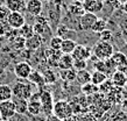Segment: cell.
Masks as SVG:
<instances>
[{
    "instance_id": "obj_1",
    "label": "cell",
    "mask_w": 127,
    "mask_h": 121,
    "mask_svg": "<svg viewBox=\"0 0 127 121\" xmlns=\"http://www.w3.org/2000/svg\"><path fill=\"white\" fill-rule=\"evenodd\" d=\"M34 85L31 82H23V80H18L14 83V85L12 86V92H13V98H20L28 100L33 92Z\"/></svg>"
},
{
    "instance_id": "obj_2",
    "label": "cell",
    "mask_w": 127,
    "mask_h": 121,
    "mask_svg": "<svg viewBox=\"0 0 127 121\" xmlns=\"http://www.w3.org/2000/svg\"><path fill=\"white\" fill-rule=\"evenodd\" d=\"M114 54V49L110 42H97L92 49V55L98 61H106Z\"/></svg>"
},
{
    "instance_id": "obj_3",
    "label": "cell",
    "mask_w": 127,
    "mask_h": 121,
    "mask_svg": "<svg viewBox=\"0 0 127 121\" xmlns=\"http://www.w3.org/2000/svg\"><path fill=\"white\" fill-rule=\"evenodd\" d=\"M41 92V97H40V101H41V107H42V113L44 114V117H49L53 114V108H54V98L50 91L40 90Z\"/></svg>"
},
{
    "instance_id": "obj_4",
    "label": "cell",
    "mask_w": 127,
    "mask_h": 121,
    "mask_svg": "<svg viewBox=\"0 0 127 121\" xmlns=\"http://www.w3.org/2000/svg\"><path fill=\"white\" fill-rule=\"evenodd\" d=\"M72 107L70 106V104L65 100H58L54 104V108H53V114L55 117H57L58 119H65V118L72 117Z\"/></svg>"
},
{
    "instance_id": "obj_5",
    "label": "cell",
    "mask_w": 127,
    "mask_h": 121,
    "mask_svg": "<svg viewBox=\"0 0 127 121\" xmlns=\"http://www.w3.org/2000/svg\"><path fill=\"white\" fill-rule=\"evenodd\" d=\"M40 97H41L40 90L37 91V92H34V93L31 96V98L28 99L27 114H29V115H40V114L42 113V107H41Z\"/></svg>"
},
{
    "instance_id": "obj_6",
    "label": "cell",
    "mask_w": 127,
    "mask_h": 121,
    "mask_svg": "<svg viewBox=\"0 0 127 121\" xmlns=\"http://www.w3.org/2000/svg\"><path fill=\"white\" fill-rule=\"evenodd\" d=\"M25 24H26V21H25L23 14L18 12H11L7 18V21H6V24L8 27L12 29H15V30H19Z\"/></svg>"
},
{
    "instance_id": "obj_7",
    "label": "cell",
    "mask_w": 127,
    "mask_h": 121,
    "mask_svg": "<svg viewBox=\"0 0 127 121\" xmlns=\"http://www.w3.org/2000/svg\"><path fill=\"white\" fill-rule=\"evenodd\" d=\"M71 56H72L73 61H88L92 56V49L83 44H77V47L75 48Z\"/></svg>"
},
{
    "instance_id": "obj_8",
    "label": "cell",
    "mask_w": 127,
    "mask_h": 121,
    "mask_svg": "<svg viewBox=\"0 0 127 121\" xmlns=\"http://www.w3.org/2000/svg\"><path fill=\"white\" fill-rule=\"evenodd\" d=\"M32 71V65L28 62H19L14 65V74L19 79H28Z\"/></svg>"
},
{
    "instance_id": "obj_9",
    "label": "cell",
    "mask_w": 127,
    "mask_h": 121,
    "mask_svg": "<svg viewBox=\"0 0 127 121\" xmlns=\"http://www.w3.org/2000/svg\"><path fill=\"white\" fill-rule=\"evenodd\" d=\"M15 114H16L15 107H14L13 100H7V101L0 102V115H1V119L11 120Z\"/></svg>"
},
{
    "instance_id": "obj_10",
    "label": "cell",
    "mask_w": 127,
    "mask_h": 121,
    "mask_svg": "<svg viewBox=\"0 0 127 121\" xmlns=\"http://www.w3.org/2000/svg\"><path fill=\"white\" fill-rule=\"evenodd\" d=\"M103 7H104V2H101L99 0H85L83 2V8L85 13L97 14L103 11Z\"/></svg>"
},
{
    "instance_id": "obj_11",
    "label": "cell",
    "mask_w": 127,
    "mask_h": 121,
    "mask_svg": "<svg viewBox=\"0 0 127 121\" xmlns=\"http://www.w3.org/2000/svg\"><path fill=\"white\" fill-rule=\"evenodd\" d=\"M98 16L92 13H84L82 16H79V26L83 30H89L91 29L95 22L97 21Z\"/></svg>"
},
{
    "instance_id": "obj_12",
    "label": "cell",
    "mask_w": 127,
    "mask_h": 121,
    "mask_svg": "<svg viewBox=\"0 0 127 121\" xmlns=\"http://www.w3.org/2000/svg\"><path fill=\"white\" fill-rule=\"evenodd\" d=\"M26 12H28L33 16H39L42 12V1L41 0H27Z\"/></svg>"
},
{
    "instance_id": "obj_13",
    "label": "cell",
    "mask_w": 127,
    "mask_h": 121,
    "mask_svg": "<svg viewBox=\"0 0 127 121\" xmlns=\"http://www.w3.org/2000/svg\"><path fill=\"white\" fill-rule=\"evenodd\" d=\"M5 6L9 9V12L21 13L22 11H26V1L23 0H6Z\"/></svg>"
},
{
    "instance_id": "obj_14",
    "label": "cell",
    "mask_w": 127,
    "mask_h": 121,
    "mask_svg": "<svg viewBox=\"0 0 127 121\" xmlns=\"http://www.w3.org/2000/svg\"><path fill=\"white\" fill-rule=\"evenodd\" d=\"M28 80H29L33 85L37 86L40 90L46 86V82H44V78H43V73H41V72L37 70L32 71V73L29 74V77H28Z\"/></svg>"
},
{
    "instance_id": "obj_15",
    "label": "cell",
    "mask_w": 127,
    "mask_h": 121,
    "mask_svg": "<svg viewBox=\"0 0 127 121\" xmlns=\"http://www.w3.org/2000/svg\"><path fill=\"white\" fill-rule=\"evenodd\" d=\"M111 82L113 84V86H116V87H124V86L126 85V82H127V76L125 72H121V71H114L113 73H112V78H111Z\"/></svg>"
},
{
    "instance_id": "obj_16",
    "label": "cell",
    "mask_w": 127,
    "mask_h": 121,
    "mask_svg": "<svg viewBox=\"0 0 127 121\" xmlns=\"http://www.w3.org/2000/svg\"><path fill=\"white\" fill-rule=\"evenodd\" d=\"M62 52L61 51H54L51 50L50 48H48L46 50V58L47 63L49 64L50 67H57L58 65V61L61 58Z\"/></svg>"
},
{
    "instance_id": "obj_17",
    "label": "cell",
    "mask_w": 127,
    "mask_h": 121,
    "mask_svg": "<svg viewBox=\"0 0 127 121\" xmlns=\"http://www.w3.org/2000/svg\"><path fill=\"white\" fill-rule=\"evenodd\" d=\"M42 46V37L37 34H34L31 39L26 40V49L31 51H35L40 49V47Z\"/></svg>"
},
{
    "instance_id": "obj_18",
    "label": "cell",
    "mask_w": 127,
    "mask_h": 121,
    "mask_svg": "<svg viewBox=\"0 0 127 121\" xmlns=\"http://www.w3.org/2000/svg\"><path fill=\"white\" fill-rule=\"evenodd\" d=\"M12 100L14 102V107H15V113L16 114H19V115H25V114H27L28 100L20 99V98H13Z\"/></svg>"
},
{
    "instance_id": "obj_19",
    "label": "cell",
    "mask_w": 127,
    "mask_h": 121,
    "mask_svg": "<svg viewBox=\"0 0 127 121\" xmlns=\"http://www.w3.org/2000/svg\"><path fill=\"white\" fill-rule=\"evenodd\" d=\"M58 69L60 70H69L73 67V58L71 55H63L62 54L61 58L58 61Z\"/></svg>"
},
{
    "instance_id": "obj_20",
    "label": "cell",
    "mask_w": 127,
    "mask_h": 121,
    "mask_svg": "<svg viewBox=\"0 0 127 121\" xmlns=\"http://www.w3.org/2000/svg\"><path fill=\"white\" fill-rule=\"evenodd\" d=\"M76 47H77V42L75 40H63L60 51L63 55H71Z\"/></svg>"
},
{
    "instance_id": "obj_21",
    "label": "cell",
    "mask_w": 127,
    "mask_h": 121,
    "mask_svg": "<svg viewBox=\"0 0 127 121\" xmlns=\"http://www.w3.org/2000/svg\"><path fill=\"white\" fill-rule=\"evenodd\" d=\"M13 99V92H12V86L7 84H0V102L7 101Z\"/></svg>"
},
{
    "instance_id": "obj_22",
    "label": "cell",
    "mask_w": 127,
    "mask_h": 121,
    "mask_svg": "<svg viewBox=\"0 0 127 121\" xmlns=\"http://www.w3.org/2000/svg\"><path fill=\"white\" fill-rule=\"evenodd\" d=\"M76 80H77L82 86L91 83V72L88 70L78 71L77 74H76Z\"/></svg>"
},
{
    "instance_id": "obj_23",
    "label": "cell",
    "mask_w": 127,
    "mask_h": 121,
    "mask_svg": "<svg viewBox=\"0 0 127 121\" xmlns=\"http://www.w3.org/2000/svg\"><path fill=\"white\" fill-rule=\"evenodd\" d=\"M107 79V74L99 72V71H93L91 73V84L95 86H100Z\"/></svg>"
},
{
    "instance_id": "obj_24",
    "label": "cell",
    "mask_w": 127,
    "mask_h": 121,
    "mask_svg": "<svg viewBox=\"0 0 127 121\" xmlns=\"http://www.w3.org/2000/svg\"><path fill=\"white\" fill-rule=\"evenodd\" d=\"M34 34L35 33H34V29H33V26L29 24H25L22 27L19 29V35L21 36V37H23L25 40L31 39Z\"/></svg>"
},
{
    "instance_id": "obj_25",
    "label": "cell",
    "mask_w": 127,
    "mask_h": 121,
    "mask_svg": "<svg viewBox=\"0 0 127 121\" xmlns=\"http://www.w3.org/2000/svg\"><path fill=\"white\" fill-rule=\"evenodd\" d=\"M105 29H107V21L103 19V18H98L97 21L95 22V24L92 26V28H91V30L93 33H97V34H100Z\"/></svg>"
},
{
    "instance_id": "obj_26",
    "label": "cell",
    "mask_w": 127,
    "mask_h": 121,
    "mask_svg": "<svg viewBox=\"0 0 127 121\" xmlns=\"http://www.w3.org/2000/svg\"><path fill=\"white\" fill-rule=\"evenodd\" d=\"M76 74H77V71L73 70V69L61 70L60 77H61V79L64 80V82H73V80H76Z\"/></svg>"
},
{
    "instance_id": "obj_27",
    "label": "cell",
    "mask_w": 127,
    "mask_h": 121,
    "mask_svg": "<svg viewBox=\"0 0 127 121\" xmlns=\"http://www.w3.org/2000/svg\"><path fill=\"white\" fill-rule=\"evenodd\" d=\"M69 12L76 16H82L85 13V11H84V8H83V4L82 2L75 1V2H72L69 6Z\"/></svg>"
},
{
    "instance_id": "obj_28",
    "label": "cell",
    "mask_w": 127,
    "mask_h": 121,
    "mask_svg": "<svg viewBox=\"0 0 127 121\" xmlns=\"http://www.w3.org/2000/svg\"><path fill=\"white\" fill-rule=\"evenodd\" d=\"M70 34H76V31H72L70 28H68L64 24H61V26H58L57 28V36L62 37L63 40H71L70 39Z\"/></svg>"
},
{
    "instance_id": "obj_29",
    "label": "cell",
    "mask_w": 127,
    "mask_h": 121,
    "mask_svg": "<svg viewBox=\"0 0 127 121\" xmlns=\"http://www.w3.org/2000/svg\"><path fill=\"white\" fill-rule=\"evenodd\" d=\"M111 59L117 65V68L120 67V65H123V64H125V63H127V56L125 54H123L121 51H117V52H114V54L112 55Z\"/></svg>"
},
{
    "instance_id": "obj_30",
    "label": "cell",
    "mask_w": 127,
    "mask_h": 121,
    "mask_svg": "<svg viewBox=\"0 0 127 121\" xmlns=\"http://www.w3.org/2000/svg\"><path fill=\"white\" fill-rule=\"evenodd\" d=\"M62 42H63V39H62V37H60V36H57V35L51 36V39H50V41H49V48L54 51H60L61 50V47H62Z\"/></svg>"
},
{
    "instance_id": "obj_31",
    "label": "cell",
    "mask_w": 127,
    "mask_h": 121,
    "mask_svg": "<svg viewBox=\"0 0 127 121\" xmlns=\"http://www.w3.org/2000/svg\"><path fill=\"white\" fill-rule=\"evenodd\" d=\"M43 78H44V82H46V85H53L56 83L57 80V76L51 69H48V70L44 71L43 73Z\"/></svg>"
},
{
    "instance_id": "obj_32",
    "label": "cell",
    "mask_w": 127,
    "mask_h": 121,
    "mask_svg": "<svg viewBox=\"0 0 127 121\" xmlns=\"http://www.w3.org/2000/svg\"><path fill=\"white\" fill-rule=\"evenodd\" d=\"M112 89H113V84H112L111 79H106L101 85L98 86V90H99L100 92H103V93H108V92H111Z\"/></svg>"
},
{
    "instance_id": "obj_33",
    "label": "cell",
    "mask_w": 127,
    "mask_h": 121,
    "mask_svg": "<svg viewBox=\"0 0 127 121\" xmlns=\"http://www.w3.org/2000/svg\"><path fill=\"white\" fill-rule=\"evenodd\" d=\"M9 9H8L5 5H0V22L5 24L7 21V18L9 15Z\"/></svg>"
},
{
    "instance_id": "obj_34",
    "label": "cell",
    "mask_w": 127,
    "mask_h": 121,
    "mask_svg": "<svg viewBox=\"0 0 127 121\" xmlns=\"http://www.w3.org/2000/svg\"><path fill=\"white\" fill-rule=\"evenodd\" d=\"M86 67H88V61H73V70L82 71V70H86Z\"/></svg>"
},
{
    "instance_id": "obj_35",
    "label": "cell",
    "mask_w": 127,
    "mask_h": 121,
    "mask_svg": "<svg viewBox=\"0 0 127 121\" xmlns=\"http://www.w3.org/2000/svg\"><path fill=\"white\" fill-rule=\"evenodd\" d=\"M13 46H14L15 49L21 50V49H23V48H26V40L19 35L14 41H13Z\"/></svg>"
},
{
    "instance_id": "obj_36",
    "label": "cell",
    "mask_w": 127,
    "mask_h": 121,
    "mask_svg": "<svg viewBox=\"0 0 127 121\" xmlns=\"http://www.w3.org/2000/svg\"><path fill=\"white\" fill-rule=\"evenodd\" d=\"M100 41L101 42H110L112 39H113V35H112V31L108 30V29H105L104 31H101L99 34Z\"/></svg>"
},
{
    "instance_id": "obj_37",
    "label": "cell",
    "mask_w": 127,
    "mask_h": 121,
    "mask_svg": "<svg viewBox=\"0 0 127 121\" xmlns=\"http://www.w3.org/2000/svg\"><path fill=\"white\" fill-rule=\"evenodd\" d=\"M93 65H95V71H99L106 74V65L104 61H96Z\"/></svg>"
},
{
    "instance_id": "obj_38",
    "label": "cell",
    "mask_w": 127,
    "mask_h": 121,
    "mask_svg": "<svg viewBox=\"0 0 127 121\" xmlns=\"http://www.w3.org/2000/svg\"><path fill=\"white\" fill-rule=\"evenodd\" d=\"M96 91H99L98 90V86H95L91 83H89L86 85H83V92L86 94H91L93 92H96Z\"/></svg>"
},
{
    "instance_id": "obj_39",
    "label": "cell",
    "mask_w": 127,
    "mask_h": 121,
    "mask_svg": "<svg viewBox=\"0 0 127 121\" xmlns=\"http://www.w3.org/2000/svg\"><path fill=\"white\" fill-rule=\"evenodd\" d=\"M105 2H106L112 9H119V8H121V4H120L118 0H106Z\"/></svg>"
},
{
    "instance_id": "obj_40",
    "label": "cell",
    "mask_w": 127,
    "mask_h": 121,
    "mask_svg": "<svg viewBox=\"0 0 127 121\" xmlns=\"http://www.w3.org/2000/svg\"><path fill=\"white\" fill-rule=\"evenodd\" d=\"M29 119L31 121H47V117H42V115H29Z\"/></svg>"
},
{
    "instance_id": "obj_41",
    "label": "cell",
    "mask_w": 127,
    "mask_h": 121,
    "mask_svg": "<svg viewBox=\"0 0 127 121\" xmlns=\"http://www.w3.org/2000/svg\"><path fill=\"white\" fill-rule=\"evenodd\" d=\"M6 26H7V24H6V22H5V24H1V22H0V37L5 35V31H6Z\"/></svg>"
},
{
    "instance_id": "obj_42",
    "label": "cell",
    "mask_w": 127,
    "mask_h": 121,
    "mask_svg": "<svg viewBox=\"0 0 127 121\" xmlns=\"http://www.w3.org/2000/svg\"><path fill=\"white\" fill-rule=\"evenodd\" d=\"M47 121H61V119H58L57 117H55L54 114H51L49 117H47Z\"/></svg>"
},
{
    "instance_id": "obj_43",
    "label": "cell",
    "mask_w": 127,
    "mask_h": 121,
    "mask_svg": "<svg viewBox=\"0 0 127 121\" xmlns=\"http://www.w3.org/2000/svg\"><path fill=\"white\" fill-rule=\"evenodd\" d=\"M121 7H123V9H124V12L127 14V2L126 4H124V5H121Z\"/></svg>"
},
{
    "instance_id": "obj_44",
    "label": "cell",
    "mask_w": 127,
    "mask_h": 121,
    "mask_svg": "<svg viewBox=\"0 0 127 121\" xmlns=\"http://www.w3.org/2000/svg\"><path fill=\"white\" fill-rule=\"evenodd\" d=\"M61 121H73V118L72 117H69V118H65V119H63Z\"/></svg>"
},
{
    "instance_id": "obj_45",
    "label": "cell",
    "mask_w": 127,
    "mask_h": 121,
    "mask_svg": "<svg viewBox=\"0 0 127 121\" xmlns=\"http://www.w3.org/2000/svg\"><path fill=\"white\" fill-rule=\"evenodd\" d=\"M118 1H119L121 5H124V4H126V2H127V0H118Z\"/></svg>"
},
{
    "instance_id": "obj_46",
    "label": "cell",
    "mask_w": 127,
    "mask_h": 121,
    "mask_svg": "<svg viewBox=\"0 0 127 121\" xmlns=\"http://www.w3.org/2000/svg\"><path fill=\"white\" fill-rule=\"evenodd\" d=\"M76 1H78V2H82V4H83V2H84L85 0H76Z\"/></svg>"
},
{
    "instance_id": "obj_47",
    "label": "cell",
    "mask_w": 127,
    "mask_h": 121,
    "mask_svg": "<svg viewBox=\"0 0 127 121\" xmlns=\"http://www.w3.org/2000/svg\"><path fill=\"white\" fill-rule=\"evenodd\" d=\"M0 121H11V120H5V119H1Z\"/></svg>"
},
{
    "instance_id": "obj_48",
    "label": "cell",
    "mask_w": 127,
    "mask_h": 121,
    "mask_svg": "<svg viewBox=\"0 0 127 121\" xmlns=\"http://www.w3.org/2000/svg\"><path fill=\"white\" fill-rule=\"evenodd\" d=\"M99 1H101V2H105V1H106V0H99Z\"/></svg>"
},
{
    "instance_id": "obj_49",
    "label": "cell",
    "mask_w": 127,
    "mask_h": 121,
    "mask_svg": "<svg viewBox=\"0 0 127 121\" xmlns=\"http://www.w3.org/2000/svg\"><path fill=\"white\" fill-rule=\"evenodd\" d=\"M41 1H50V0H41Z\"/></svg>"
},
{
    "instance_id": "obj_50",
    "label": "cell",
    "mask_w": 127,
    "mask_h": 121,
    "mask_svg": "<svg viewBox=\"0 0 127 121\" xmlns=\"http://www.w3.org/2000/svg\"><path fill=\"white\" fill-rule=\"evenodd\" d=\"M0 120H1V115H0Z\"/></svg>"
},
{
    "instance_id": "obj_51",
    "label": "cell",
    "mask_w": 127,
    "mask_h": 121,
    "mask_svg": "<svg viewBox=\"0 0 127 121\" xmlns=\"http://www.w3.org/2000/svg\"><path fill=\"white\" fill-rule=\"evenodd\" d=\"M23 1H27V0H23Z\"/></svg>"
},
{
    "instance_id": "obj_52",
    "label": "cell",
    "mask_w": 127,
    "mask_h": 121,
    "mask_svg": "<svg viewBox=\"0 0 127 121\" xmlns=\"http://www.w3.org/2000/svg\"><path fill=\"white\" fill-rule=\"evenodd\" d=\"M126 85H127V82H126Z\"/></svg>"
}]
</instances>
